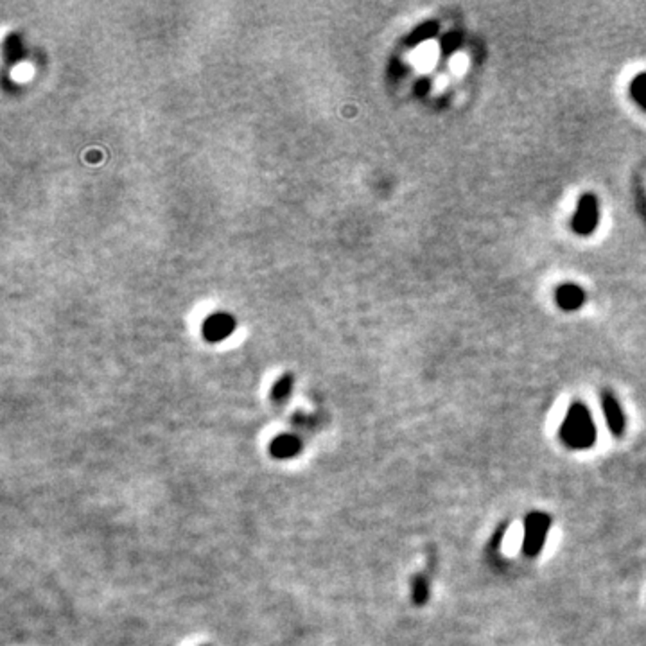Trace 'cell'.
Returning a JSON list of instances; mask_svg holds the SVG:
<instances>
[{
    "instance_id": "cell-1",
    "label": "cell",
    "mask_w": 646,
    "mask_h": 646,
    "mask_svg": "<svg viewBox=\"0 0 646 646\" xmlns=\"http://www.w3.org/2000/svg\"><path fill=\"white\" fill-rule=\"evenodd\" d=\"M558 436L566 447L575 450L591 449L596 442V424L589 407L582 402L571 404L560 424Z\"/></svg>"
},
{
    "instance_id": "cell-2",
    "label": "cell",
    "mask_w": 646,
    "mask_h": 646,
    "mask_svg": "<svg viewBox=\"0 0 646 646\" xmlns=\"http://www.w3.org/2000/svg\"><path fill=\"white\" fill-rule=\"evenodd\" d=\"M551 528V517L544 512H532L525 519V537H522V553L528 558H535L544 548Z\"/></svg>"
},
{
    "instance_id": "cell-3",
    "label": "cell",
    "mask_w": 646,
    "mask_h": 646,
    "mask_svg": "<svg viewBox=\"0 0 646 646\" xmlns=\"http://www.w3.org/2000/svg\"><path fill=\"white\" fill-rule=\"evenodd\" d=\"M599 221L598 200L594 194H584L578 200L575 215H573L571 228L578 235H591L596 230Z\"/></svg>"
},
{
    "instance_id": "cell-4",
    "label": "cell",
    "mask_w": 646,
    "mask_h": 646,
    "mask_svg": "<svg viewBox=\"0 0 646 646\" xmlns=\"http://www.w3.org/2000/svg\"><path fill=\"white\" fill-rule=\"evenodd\" d=\"M602 409L612 435L621 436L623 431H625V426H627V420H625V413H623L618 399H616L611 392L602 393Z\"/></svg>"
},
{
    "instance_id": "cell-5",
    "label": "cell",
    "mask_w": 646,
    "mask_h": 646,
    "mask_svg": "<svg viewBox=\"0 0 646 646\" xmlns=\"http://www.w3.org/2000/svg\"><path fill=\"white\" fill-rule=\"evenodd\" d=\"M555 298L560 309L576 311L584 306L585 293L584 289L576 286V284H562V286L556 289Z\"/></svg>"
},
{
    "instance_id": "cell-6",
    "label": "cell",
    "mask_w": 646,
    "mask_h": 646,
    "mask_svg": "<svg viewBox=\"0 0 646 646\" xmlns=\"http://www.w3.org/2000/svg\"><path fill=\"white\" fill-rule=\"evenodd\" d=\"M301 450V442L294 435H280L270 443V455L277 460H289Z\"/></svg>"
},
{
    "instance_id": "cell-7",
    "label": "cell",
    "mask_w": 646,
    "mask_h": 646,
    "mask_svg": "<svg viewBox=\"0 0 646 646\" xmlns=\"http://www.w3.org/2000/svg\"><path fill=\"white\" fill-rule=\"evenodd\" d=\"M438 22H435V20H433V22H424L422 25H419L412 35L407 36L406 45L407 47H417V45H420V43L426 42V40L435 38V36L438 35Z\"/></svg>"
},
{
    "instance_id": "cell-8",
    "label": "cell",
    "mask_w": 646,
    "mask_h": 646,
    "mask_svg": "<svg viewBox=\"0 0 646 646\" xmlns=\"http://www.w3.org/2000/svg\"><path fill=\"white\" fill-rule=\"evenodd\" d=\"M205 333H208V340H223L227 334L232 333V320H228L225 314L212 318L210 321H207Z\"/></svg>"
},
{
    "instance_id": "cell-9",
    "label": "cell",
    "mask_w": 646,
    "mask_h": 646,
    "mask_svg": "<svg viewBox=\"0 0 646 646\" xmlns=\"http://www.w3.org/2000/svg\"><path fill=\"white\" fill-rule=\"evenodd\" d=\"M412 599L415 605L422 607L429 599V578L426 575H417L412 580Z\"/></svg>"
},
{
    "instance_id": "cell-10",
    "label": "cell",
    "mask_w": 646,
    "mask_h": 646,
    "mask_svg": "<svg viewBox=\"0 0 646 646\" xmlns=\"http://www.w3.org/2000/svg\"><path fill=\"white\" fill-rule=\"evenodd\" d=\"M293 383L294 379L291 373H286V376L280 377V379L275 383L273 390H271V399L278 404L282 402V400H286L287 397L291 395V392H293Z\"/></svg>"
},
{
    "instance_id": "cell-11",
    "label": "cell",
    "mask_w": 646,
    "mask_h": 646,
    "mask_svg": "<svg viewBox=\"0 0 646 646\" xmlns=\"http://www.w3.org/2000/svg\"><path fill=\"white\" fill-rule=\"evenodd\" d=\"M630 95L634 97V101L641 106L642 110H646V72L638 74L632 79Z\"/></svg>"
},
{
    "instance_id": "cell-12",
    "label": "cell",
    "mask_w": 646,
    "mask_h": 646,
    "mask_svg": "<svg viewBox=\"0 0 646 646\" xmlns=\"http://www.w3.org/2000/svg\"><path fill=\"white\" fill-rule=\"evenodd\" d=\"M462 35L458 31L447 32L445 36L442 38V52L443 54H450V52L458 51L462 47Z\"/></svg>"
},
{
    "instance_id": "cell-13",
    "label": "cell",
    "mask_w": 646,
    "mask_h": 646,
    "mask_svg": "<svg viewBox=\"0 0 646 646\" xmlns=\"http://www.w3.org/2000/svg\"><path fill=\"white\" fill-rule=\"evenodd\" d=\"M20 52H22V45H20V40L16 36H9L6 40L4 45V54H6V61H13V59L20 58Z\"/></svg>"
}]
</instances>
